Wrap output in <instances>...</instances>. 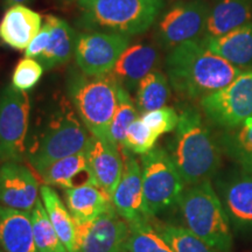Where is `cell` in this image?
<instances>
[{"mask_svg": "<svg viewBox=\"0 0 252 252\" xmlns=\"http://www.w3.org/2000/svg\"><path fill=\"white\" fill-rule=\"evenodd\" d=\"M45 185L71 189L96 185L86 151L56 160L39 173Z\"/></svg>", "mask_w": 252, "mask_h": 252, "instance_id": "cell-19", "label": "cell"}, {"mask_svg": "<svg viewBox=\"0 0 252 252\" xmlns=\"http://www.w3.org/2000/svg\"><path fill=\"white\" fill-rule=\"evenodd\" d=\"M172 87L188 98H203L229 86L242 70L206 46L203 40L181 43L166 60Z\"/></svg>", "mask_w": 252, "mask_h": 252, "instance_id": "cell-1", "label": "cell"}, {"mask_svg": "<svg viewBox=\"0 0 252 252\" xmlns=\"http://www.w3.org/2000/svg\"><path fill=\"white\" fill-rule=\"evenodd\" d=\"M69 1H71V0H69Z\"/></svg>", "mask_w": 252, "mask_h": 252, "instance_id": "cell-38", "label": "cell"}, {"mask_svg": "<svg viewBox=\"0 0 252 252\" xmlns=\"http://www.w3.org/2000/svg\"><path fill=\"white\" fill-rule=\"evenodd\" d=\"M130 42L131 37L124 34L100 31L84 32L77 35L75 60L82 72L89 76L110 74Z\"/></svg>", "mask_w": 252, "mask_h": 252, "instance_id": "cell-10", "label": "cell"}, {"mask_svg": "<svg viewBox=\"0 0 252 252\" xmlns=\"http://www.w3.org/2000/svg\"><path fill=\"white\" fill-rule=\"evenodd\" d=\"M0 252H4V251H2V250H1V248H0Z\"/></svg>", "mask_w": 252, "mask_h": 252, "instance_id": "cell-37", "label": "cell"}, {"mask_svg": "<svg viewBox=\"0 0 252 252\" xmlns=\"http://www.w3.org/2000/svg\"><path fill=\"white\" fill-rule=\"evenodd\" d=\"M250 0H220L209 11L207 20V37H217L251 23Z\"/></svg>", "mask_w": 252, "mask_h": 252, "instance_id": "cell-23", "label": "cell"}, {"mask_svg": "<svg viewBox=\"0 0 252 252\" xmlns=\"http://www.w3.org/2000/svg\"><path fill=\"white\" fill-rule=\"evenodd\" d=\"M159 54L156 47L147 43L128 46L110 72L111 76L130 93L157 65Z\"/></svg>", "mask_w": 252, "mask_h": 252, "instance_id": "cell-17", "label": "cell"}, {"mask_svg": "<svg viewBox=\"0 0 252 252\" xmlns=\"http://www.w3.org/2000/svg\"><path fill=\"white\" fill-rule=\"evenodd\" d=\"M210 121L224 127L242 125L252 117V69L242 71L229 86L200 100Z\"/></svg>", "mask_w": 252, "mask_h": 252, "instance_id": "cell-9", "label": "cell"}, {"mask_svg": "<svg viewBox=\"0 0 252 252\" xmlns=\"http://www.w3.org/2000/svg\"><path fill=\"white\" fill-rule=\"evenodd\" d=\"M89 131L70 108L67 100L50 112L37 132L27 145L26 158L37 173L62 158L86 151L90 141Z\"/></svg>", "mask_w": 252, "mask_h": 252, "instance_id": "cell-3", "label": "cell"}, {"mask_svg": "<svg viewBox=\"0 0 252 252\" xmlns=\"http://www.w3.org/2000/svg\"><path fill=\"white\" fill-rule=\"evenodd\" d=\"M226 153L245 171H252V117L248 118L238 132L225 140Z\"/></svg>", "mask_w": 252, "mask_h": 252, "instance_id": "cell-31", "label": "cell"}, {"mask_svg": "<svg viewBox=\"0 0 252 252\" xmlns=\"http://www.w3.org/2000/svg\"><path fill=\"white\" fill-rule=\"evenodd\" d=\"M141 121L158 135L174 131L179 123V115L173 108L163 106L141 115Z\"/></svg>", "mask_w": 252, "mask_h": 252, "instance_id": "cell-34", "label": "cell"}, {"mask_svg": "<svg viewBox=\"0 0 252 252\" xmlns=\"http://www.w3.org/2000/svg\"><path fill=\"white\" fill-rule=\"evenodd\" d=\"M169 94L171 91L167 77L161 71L153 70L138 86L134 103L139 113L144 115L166 106Z\"/></svg>", "mask_w": 252, "mask_h": 252, "instance_id": "cell-26", "label": "cell"}, {"mask_svg": "<svg viewBox=\"0 0 252 252\" xmlns=\"http://www.w3.org/2000/svg\"><path fill=\"white\" fill-rule=\"evenodd\" d=\"M40 198L42 201L48 217L54 226L56 234L68 252H78L76 245L75 220L72 219L67 206L62 202L61 197L54 188L48 185L40 186Z\"/></svg>", "mask_w": 252, "mask_h": 252, "instance_id": "cell-25", "label": "cell"}, {"mask_svg": "<svg viewBox=\"0 0 252 252\" xmlns=\"http://www.w3.org/2000/svg\"><path fill=\"white\" fill-rule=\"evenodd\" d=\"M206 46L235 67L252 64V23L217 37H204Z\"/></svg>", "mask_w": 252, "mask_h": 252, "instance_id": "cell-22", "label": "cell"}, {"mask_svg": "<svg viewBox=\"0 0 252 252\" xmlns=\"http://www.w3.org/2000/svg\"><path fill=\"white\" fill-rule=\"evenodd\" d=\"M64 200L72 219L78 223L90 222L113 207L111 197L96 185L64 189Z\"/></svg>", "mask_w": 252, "mask_h": 252, "instance_id": "cell-21", "label": "cell"}, {"mask_svg": "<svg viewBox=\"0 0 252 252\" xmlns=\"http://www.w3.org/2000/svg\"><path fill=\"white\" fill-rule=\"evenodd\" d=\"M208 15L209 8L203 0L176 2L160 21V40L169 48L197 40L206 31Z\"/></svg>", "mask_w": 252, "mask_h": 252, "instance_id": "cell-11", "label": "cell"}, {"mask_svg": "<svg viewBox=\"0 0 252 252\" xmlns=\"http://www.w3.org/2000/svg\"><path fill=\"white\" fill-rule=\"evenodd\" d=\"M5 4L7 6H13V5H24L26 2H30L31 0H4Z\"/></svg>", "mask_w": 252, "mask_h": 252, "instance_id": "cell-36", "label": "cell"}, {"mask_svg": "<svg viewBox=\"0 0 252 252\" xmlns=\"http://www.w3.org/2000/svg\"><path fill=\"white\" fill-rule=\"evenodd\" d=\"M42 27V17L25 5L9 6L0 21V40L13 49H26Z\"/></svg>", "mask_w": 252, "mask_h": 252, "instance_id": "cell-18", "label": "cell"}, {"mask_svg": "<svg viewBox=\"0 0 252 252\" xmlns=\"http://www.w3.org/2000/svg\"><path fill=\"white\" fill-rule=\"evenodd\" d=\"M78 25L84 30L131 36L152 26L162 0H78Z\"/></svg>", "mask_w": 252, "mask_h": 252, "instance_id": "cell-5", "label": "cell"}, {"mask_svg": "<svg viewBox=\"0 0 252 252\" xmlns=\"http://www.w3.org/2000/svg\"><path fill=\"white\" fill-rule=\"evenodd\" d=\"M40 196V186L33 172L23 162L0 163V204L30 212Z\"/></svg>", "mask_w": 252, "mask_h": 252, "instance_id": "cell-14", "label": "cell"}, {"mask_svg": "<svg viewBox=\"0 0 252 252\" xmlns=\"http://www.w3.org/2000/svg\"><path fill=\"white\" fill-rule=\"evenodd\" d=\"M138 115H139V111L130 93L118 83L117 106H116L115 115H113L111 126H110V141L119 149L123 146L128 127L132 123L138 119Z\"/></svg>", "mask_w": 252, "mask_h": 252, "instance_id": "cell-28", "label": "cell"}, {"mask_svg": "<svg viewBox=\"0 0 252 252\" xmlns=\"http://www.w3.org/2000/svg\"><path fill=\"white\" fill-rule=\"evenodd\" d=\"M0 248L4 252H37L30 212L0 204Z\"/></svg>", "mask_w": 252, "mask_h": 252, "instance_id": "cell-20", "label": "cell"}, {"mask_svg": "<svg viewBox=\"0 0 252 252\" xmlns=\"http://www.w3.org/2000/svg\"><path fill=\"white\" fill-rule=\"evenodd\" d=\"M46 21L52 30L49 46L47 47L39 62L45 69H52L67 63L75 53L77 34L63 19L48 15Z\"/></svg>", "mask_w": 252, "mask_h": 252, "instance_id": "cell-24", "label": "cell"}, {"mask_svg": "<svg viewBox=\"0 0 252 252\" xmlns=\"http://www.w3.org/2000/svg\"><path fill=\"white\" fill-rule=\"evenodd\" d=\"M118 83L111 74L89 76L72 72L68 78V94L78 117L93 137L110 141L117 106Z\"/></svg>", "mask_w": 252, "mask_h": 252, "instance_id": "cell-6", "label": "cell"}, {"mask_svg": "<svg viewBox=\"0 0 252 252\" xmlns=\"http://www.w3.org/2000/svg\"><path fill=\"white\" fill-rule=\"evenodd\" d=\"M43 70V65L35 59L25 58L20 60L12 75L11 86L19 91L33 89L42 77Z\"/></svg>", "mask_w": 252, "mask_h": 252, "instance_id": "cell-33", "label": "cell"}, {"mask_svg": "<svg viewBox=\"0 0 252 252\" xmlns=\"http://www.w3.org/2000/svg\"><path fill=\"white\" fill-rule=\"evenodd\" d=\"M119 150L124 159V172L111 197L112 206L118 215L128 224L147 222L149 220L144 213L141 165L130 151Z\"/></svg>", "mask_w": 252, "mask_h": 252, "instance_id": "cell-13", "label": "cell"}, {"mask_svg": "<svg viewBox=\"0 0 252 252\" xmlns=\"http://www.w3.org/2000/svg\"><path fill=\"white\" fill-rule=\"evenodd\" d=\"M122 252H174L150 222L130 224V232Z\"/></svg>", "mask_w": 252, "mask_h": 252, "instance_id": "cell-29", "label": "cell"}, {"mask_svg": "<svg viewBox=\"0 0 252 252\" xmlns=\"http://www.w3.org/2000/svg\"><path fill=\"white\" fill-rule=\"evenodd\" d=\"M86 152L97 186L112 197L124 172L121 150L111 141L91 135Z\"/></svg>", "mask_w": 252, "mask_h": 252, "instance_id": "cell-16", "label": "cell"}, {"mask_svg": "<svg viewBox=\"0 0 252 252\" xmlns=\"http://www.w3.org/2000/svg\"><path fill=\"white\" fill-rule=\"evenodd\" d=\"M185 228L220 252L232 248L230 220L212 181L189 186L178 203Z\"/></svg>", "mask_w": 252, "mask_h": 252, "instance_id": "cell-4", "label": "cell"}, {"mask_svg": "<svg viewBox=\"0 0 252 252\" xmlns=\"http://www.w3.org/2000/svg\"><path fill=\"white\" fill-rule=\"evenodd\" d=\"M144 213L147 220L178 206L185 191V181L169 153L154 147L141 156Z\"/></svg>", "mask_w": 252, "mask_h": 252, "instance_id": "cell-7", "label": "cell"}, {"mask_svg": "<svg viewBox=\"0 0 252 252\" xmlns=\"http://www.w3.org/2000/svg\"><path fill=\"white\" fill-rule=\"evenodd\" d=\"M78 252H122L130 224L115 208L87 223L75 222Z\"/></svg>", "mask_w": 252, "mask_h": 252, "instance_id": "cell-12", "label": "cell"}, {"mask_svg": "<svg viewBox=\"0 0 252 252\" xmlns=\"http://www.w3.org/2000/svg\"><path fill=\"white\" fill-rule=\"evenodd\" d=\"M153 228L174 252H220L198 238L185 226L162 223L153 225Z\"/></svg>", "mask_w": 252, "mask_h": 252, "instance_id": "cell-30", "label": "cell"}, {"mask_svg": "<svg viewBox=\"0 0 252 252\" xmlns=\"http://www.w3.org/2000/svg\"><path fill=\"white\" fill-rule=\"evenodd\" d=\"M31 99L12 86L0 93V163L23 162L27 153Z\"/></svg>", "mask_w": 252, "mask_h": 252, "instance_id": "cell-8", "label": "cell"}, {"mask_svg": "<svg viewBox=\"0 0 252 252\" xmlns=\"http://www.w3.org/2000/svg\"><path fill=\"white\" fill-rule=\"evenodd\" d=\"M168 153L186 186L210 180L220 168L219 145L194 108L185 109L179 116Z\"/></svg>", "mask_w": 252, "mask_h": 252, "instance_id": "cell-2", "label": "cell"}, {"mask_svg": "<svg viewBox=\"0 0 252 252\" xmlns=\"http://www.w3.org/2000/svg\"><path fill=\"white\" fill-rule=\"evenodd\" d=\"M50 36H52V30H50L49 24L45 23L36 36L32 40L30 46L26 48V58L30 59H40V56L45 53L47 47L49 46Z\"/></svg>", "mask_w": 252, "mask_h": 252, "instance_id": "cell-35", "label": "cell"}, {"mask_svg": "<svg viewBox=\"0 0 252 252\" xmlns=\"http://www.w3.org/2000/svg\"><path fill=\"white\" fill-rule=\"evenodd\" d=\"M160 135L151 130L141 119H137L131 124L126 132L124 143L121 149L130 151L133 154L149 153L156 147V143Z\"/></svg>", "mask_w": 252, "mask_h": 252, "instance_id": "cell-32", "label": "cell"}, {"mask_svg": "<svg viewBox=\"0 0 252 252\" xmlns=\"http://www.w3.org/2000/svg\"><path fill=\"white\" fill-rule=\"evenodd\" d=\"M30 216L37 252H68L56 234L40 197L30 210Z\"/></svg>", "mask_w": 252, "mask_h": 252, "instance_id": "cell-27", "label": "cell"}, {"mask_svg": "<svg viewBox=\"0 0 252 252\" xmlns=\"http://www.w3.org/2000/svg\"><path fill=\"white\" fill-rule=\"evenodd\" d=\"M216 193L230 223L238 229L252 230V171L236 173L216 181Z\"/></svg>", "mask_w": 252, "mask_h": 252, "instance_id": "cell-15", "label": "cell"}]
</instances>
